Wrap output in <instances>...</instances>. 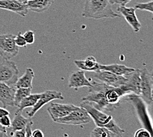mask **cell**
I'll return each mask as SVG.
<instances>
[{
    "mask_svg": "<svg viewBox=\"0 0 153 137\" xmlns=\"http://www.w3.org/2000/svg\"><path fill=\"white\" fill-rule=\"evenodd\" d=\"M127 79L126 83L121 86L126 94L133 92L137 95L141 94V70L135 69L133 71L124 76Z\"/></svg>",
    "mask_w": 153,
    "mask_h": 137,
    "instance_id": "obj_8",
    "label": "cell"
},
{
    "mask_svg": "<svg viewBox=\"0 0 153 137\" xmlns=\"http://www.w3.org/2000/svg\"><path fill=\"white\" fill-rule=\"evenodd\" d=\"M41 96V94H30L28 96L22 100L20 104L17 106V110L16 112H22L25 108L28 107H33L35 104H36L38 100Z\"/></svg>",
    "mask_w": 153,
    "mask_h": 137,
    "instance_id": "obj_21",
    "label": "cell"
},
{
    "mask_svg": "<svg viewBox=\"0 0 153 137\" xmlns=\"http://www.w3.org/2000/svg\"><path fill=\"white\" fill-rule=\"evenodd\" d=\"M13 137H26V130L25 129L20 130H17L11 134Z\"/></svg>",
    "mask_w": 153,
    "mask_h": 137,
    "instance_id": "obj_29",
    "label": "cell"
},
{
    "mask_svg": "<svg viewBox=\"0 0 153 137\" xmlns=\"http://www.w3.org/2000/svg\"><path fill=\"white\" fill-rule=\"evenodd\" d=\"M33 88H16L15 93V106H18L25 98L30 95Z\"/></svg>",
    "mask_w": 153,
    "mask_h": 137,
    "instance_id": "obj_23",
    "label": "cell"
},
{
    "mask_svg": "<svg viewBox=\"0 0 153 137\" xmlns=\"http://www.w3.org/2000/svg\"><path fill=\"white\" fill-rule=\"evenodd\" d=\"M91 120V117L87 111L81 107H78L77 109L73 111L67 116L57 119L53 122L68 125H82L88 123Z\"/></svg>",
    "mask_w": 153,
    "mask_h": 137,
    "instance_id": "obj_6",
    "label": "cell"
},
{
    "mask_svg": "<svg viewBox=\"0 0 153 137\" xmlns=\"http://www.w3.org/2000/svg\"><path fill=\"white\" fill-rule=\"evenodd\" d=\"M9 115H10V113L7 110H6L5 107H0V118L5 116H9Z\"/></svg>",
    "mask_w": 153,
    "mask_h": 137,
    "instance_id": "obj_32",
    "label": "cell"
},
{
    "mask_svg": "<svg viewBox=\"0 0 153 137\" xmlns=\"http://www.w3.org/2000/svg\"><path fill=\"white\" fill-rule=\"evenodd\" d=\"M19 1H20L21 3H22V4H27L28 1H31V0H19Z\"/></svg>",
    "mask_w": 153,
    "mask_h": 137,
    "instance_id": "obj_35",
    "label": "cell"
},
{
    "mask_svg": "<svg viewBox=\"0 0 153 137\" xmlns=\"http://www.w3.org/2000/svg\"><path fill=\"white\" fill-rule=\"evenodd\" d=\"M90 137H122L104 127H97L92 130Z\"/></svg>",
    "mask_w": 153,
    "mask_h": 137,
    "instance_id": "obj_22",
    "label": "cell"
},
{
    "mask_svg": "<svg viewBox=\"0 0 153 137\" xmlns=\"http://www.w3.org/2000/svg\"><path fill=\"white\" fill-rule=\"evenodd\" d=\"M153 85V77L147 69L141 70V97L146 104L152 102L151 92Z\"/></svg>",
    "mask_w": 153,
    "mask_h": 137,
    "instance_id": "obj_9",
    "label": "cell"
},
{
    "mask_svg": "<svg viewBox=\"0 0 153 137\" xmlns=\"http://www.w3.org/2000/svg\"><path fill=\"white\" fill-rule=\"evenodd\" d=\"M68 87L77 90L82 87L90 88L92 87V84L86 77L85 71L79 69L70 73L68 78Z\"/></svg>",
    "mask_w": 153,
    "mask_h": 137,
    "instance_id": "obj_12",
    "label": "cell"
},
{
    "mask_svg": "<svg viewBox=\"0 0 153 137\" xmlns=\"http://www.w3.org/2000/svg\"><path fill=\"white\" fill-rule=\"evenodd\" d=\"M131 0H115V4H119L120 6H126Z\"/></svg>",
    "mask_w": 153,
    "mask_h": 137,
    "instance_id": "obj_34",
    "label": "cell"
},
{
    "mask_svg": "<svg viewBox=\"0 0 153 137\" xmlns=\"http://www.w3.org/2000/svg\"><path fill=\"white\" fill-rule=\"evenodd\" d=\"M151 75L152 76V77H153V69H152V73H151Z\"/></svg>",
    "mask_w": 153,
    "mask_h": 137,
    "instance_id": "obj_38",
    "label": "cell"
},
{
    "mask_svg": "<svg viewBox=\"0 0 153 137\" xmlns=\"http://www.w3.org/2000/svg\"><path fill=\"white\" fill-rule=\"evenodd\" d=\"M80 107H82L87 111V113L91 117V119L94 121L97 127H104V128L111 130L112 132L117 134L121 136H122L123 134L125 133V130L121 129L115 123L112 117L104 113L102 110L98 109L91 101H82Z\"/></svg>",
    "mask_w": 153,
    "mask_h": 137,
    "instance_id": "obj_2",
    "label": "cell"
},
{
    "mask_svg": "<svg viewBox=\"0 0 153 137\" xmlns=\"http://www.w3.org/2000/svg\"><path fill=\"white\" fill-rule=\"evenodd\" d=\"M94 73V77L106 84L113 87H120L126 83L127 79L124 76L114 74L109 71L98 70Z\"/></svg>",
    "mask_w": 153,
    "mask_h": 137,
    "instance_id": "obj_10",
    "label": "cell"
},
{
    "mask_svg": "<svg viewBox=\"0 0 153 137\" xmlns=\"http://www.w3.org/2000/svg\"><path fill=\"white\" fill-rule=\"evenodd\" d=\"M33 125V121L27 125L26 128H25V130H26V137H33L32 136V126Z\"/></svg>",
    "mask_w": 153,
    "mask_h": 137,
    "instance_id": "obj_30",
    "label": "cell"
},
{
    "mask_svg": "<svg viewBox=\"0 0 153 137\" xmlns=\"http://www.w3.org/2000/svg\"><path fill=\"white\" fill-rule=\"evenodd\" d=\"M99 69L102 71H109L114 74L125 76L128 73L133 71L135 69L130 68L128 67H126L124 65H119V64H111V65H99Z\"/></svg>",
    "mask_w": 153,
    "mask_h": 137,
    "instance_id": "obj_19",
    "label": "cell"
},
{
    "mask_svg": "<svg viewBox=\"0 0 153 137\" xmlns=\"http://www.w3.org/2000/svg\"><path fill=\"white\" fill-rule=\"evenodd\" d=\"M135 8L136 9L149 11L153 13V0L149 2L140 3V4H137L135 5Z\"/></svg>",
    "mask_w": 153,
    "mask_h": 137,
    "instance_id": "obj_24",
    "label": "cell"
},
{
    "mask_svg": "<svg viewBox=\"0 0 153 137\" xmlns=\"http://www.w3.org/2000/svg\"><path fill=\"white\" fill-rule=\"evenodd\" d=\"M0 137H9L6 128L1 125H0Z\"/></svg>",
    "mask_w": 153,
    "mask_h": 137,
    "instance_id": "obj_33",
    "label": "cell"
},
{
    "mask_svg": "<svg viewBox=\"0 0 153 137\" xmlns=\"http://www.w3.org/2000/svg\"><path fill=\"white\" fill-rule=\"evenodd\" d=\"M11 124V121L9 116H5L0 118V125L5 128H9Z\"/></svg>",
    "mask_w": 153,
    "mask_h": 137,
    "instance_id": "obj_27",
    "label": "cell"
},
{
    "mask_svg": "<svg viewBox=\"0 0 153 137\" xmlns=\"http://www.w3.org/2000/svg\"><path fill=\"white\" fill-rule=\"evenodd\" d=\"M74 63L77 67L84 71L96 72L99 69L100 63H98L94 56H88L84 60H75Z\"/></svg>",
    "mask_w": 153,
    "mask_h": 137,
    "instance_id": "obj_16",
    "label": "cell"
},
{
    "mask_svg": "<svg viewBox=\"0 0 153 137\" xmlns=\"http://www.w3.org/2000/svg\"><path fill=\"white\" fill-rule=\"evenodd\" d=\"M34 78V73L33 69L27 68L23 75L19 78L15 84L16 88H33V81Z\"/></svg>",
    "mask_w": 153,
    "mask_h": 137,
    "instance_id": "obj_20",
    "label": "cell"
},
{
    "mask_svg": "<svg viewBox=\"0 0 153 137\" xmlns=\"http://www.w3.org/2000/svg\"><path fill=\"white\" fill-rule=\"evenodd\" d=\"M109 1L110 2V4H111V5L115 4V0H109Z\"/></svg>",
    "mask_w": 153,
    "mask_h": 137,
    "instance_id": "obj_36",
    "label": "cell"
},
{
    "mask_svg": "<svg viewBox=\"0 0 153 137\" xmlns=\"http://www.w3.org/2000/svg\"><path fill=\"white\" fill-rule=\"evenodd\" d=\"M77 108L78 106H76L75 105L73 104L51 103L47 107V110L51 118L53 120V121H54L57 119L67 116Z\"/></svg>",
    "mask_w": 153,
    "mask_h": 137,
    "instance_id": "obj_11",
    "label": "cell"
},
{
    "mask_svg": "<svg viewBox=\"0 0 153 137\" xmlns=\"http://www.w3.org/2000/svg\"><path fill=\"white\" fill-rule=\"evenodd\" d=\"M32 136L33 137H44L43 132L40 129H35L32 131Z\"/></svg>",
    "mask_w": 153,
    "mask_h": 137,
    "instance_id": "obj_31",
    "label": "cell"
},
{
    "mask_svg": "<svg viewBox=\"0 0 153 137\" xmlns=\"http://www.w3.org/2000/svg\"><path fill=\"white\" fill-rule=\"evenodd\" d=\"M15 35L0 34V56L4 60H11L19 53V47L15 42Z\"/></svg>",
    "mask_w": 153,
    "mask_h": 137,
    "instance_id": "obj_5",
    "label": "cell"
},
{
    "mask_svg": "<svg viewBox=\"0 0 153 137\" xmlns=\"http://www.w3.org/2000/svg\"><path fill=\"white\" fill-rule=\"evenodd\" d=\"M82 16L94 19L122 17L113 11L109 0H86Z\"/></svg>",
    "mask_w": 153,
    "mask_h": 137,
    "instance_id": "obj_1",
    "label": "cell"
},
{
    "mask_svg": "<svg viewBox=\"0 0 153 137\" xmlns=\"http://www.w3.org/2000/svg\"><path fill=\"white\" fill-rule=\"evenodd\" d=\"M121 15L125 18L135 33H138L141 28V24L136 15V9L133 7H126V6H120L117 8Z\"/></svg>",
    "mask_w": 153,
    "mask_h": 137,
    "instance_id": "obj_13",
    "label": "cell"
},
{
    "mask_svg": "<svg viewBox=\"0 0 153 137\" xmlns=\"http://www.w3.org/2000/svg\"><path fill=\"white\" fill-rule=\"evenodd\" d=\"M0 9L13 12L23 17L29 11L27 4H22L19 0H0Z\"/></svg>",
    "mask_w": 153,
    "mask_h": 137,
    "instance_id": "obj_14",
    "label": "cell"
},
{
    "mask_svg": "<svg viewBox=\"0 0 153 137\" xmlns=\"http://www.w3.org/2000/svg\"><path fill=\"white\" fill-rule=\"evenodd\" d=\"M16 88L0 82V102L5 108L15 106V93Z\"/></svg>",
    "mask_w": 153,
    "mask_h": 137,
    "instance_id": "obj_15",
    "label": "cell"
},
{
    "mask_svg": "<svg viewBox=\"0 0 153 137\" xmlns=\"http://www.w3.org/2000/svg\"><path fill=\"white\" fill-rule=\"evenodd\" d=\"M151 98L153 101V85H152V92H151Z\"/></svg>",
    "mask_w": 153,
    "mask_h": 137,
    "instance_id": "obj_37",
    "label": "cell"
},
{
    "mask_svg": "<svg viewBox=\"0 0 153 137\" xmlns=\"http://www.w3.org/2000/svg\"><path fill=\"white\" fill-rule=\"evenodd\" d=\"M23 36L25 38V40L27 44H33L35 40V36L34 33L32 30H28L25 32L23 34Z\"/></svg>",
    "mask_w": 153,
    "mask_h": 137,
    "instance_id": "obj_26",
    "label": "cell"
},
{
    "mask_svg": "<svg viewBox=\"0 0 153 137\" xmlns=\"http://www.w3.org/2000/svg\"><path fill=\"white\" fill-rule=\"evenodd\" d=\"M33 120L30 117H24L22 115V112H16L15 111L14 117L11 121V126L9 127L11 134L17 131V130L25 129L28 124L31 122Z\"/></svg>",
    "mask_w": 153,
    "mask_h": 137,
    "instance_id": "obj_17",
    "label": "cell"
},
{
    "mask_svg": "<svg viewBox=\"0 0 153 137\" xmlns=\"http://www.w3.org/2000/svg\"><path fill=\"white\" fill-rule=\"evenodd\" d=\"M54 3V0H31L27 5L28 9L33 12L42 13L48 9Z\"/></svg>",
    "mask_w": 153,
    "mask_h": 137,
    "instance_id": "obj_18",
    "label": "cell"
},
{
    "mask_svg": "<svg viewBox=\"0 0 153 137\" xmlns=\"http://www.w3.org/2000/svg\"><path fill=\"white\" fill-rule=\"evenodd\" d=\"M15 42L16 45L19 47H23L27 45L26 40H25L23 35L21 34V33H19L17 35H15Z\"/></svg>",
    "mask_w": 153,
    "mask_h": 137,
    "instance_id": "obj_25",
    "label": "cell"
},
{
    "mask_svg": "<svg viewBox=\"0 0 153 137\" xmlns=\"http://www.w3.org/2000/svg\"><path fill=\"white\" fill-rule=\"evenodd\" d=\"M134 137H151V135L146 129H140L137 130Z\"/></svg>",
    "mask_w": 153,
    "mask_h": 137,
    "instance_id": "obj_28",
    "label": "cell"
},
{
    "mask_svg": "<svg viewBox=\"0 0 153 137\" xmlns=\"http://www.w3.org/2000/svg\"><path fill=\"white\" fill-rule=\"evenodd\" d=\"M92 87L89 88L88 94L82 98V101H91L100 110L112 111L116 109L108 104L105 96V89L106 85L104 82H91Z\"/></svg>",
    "mask_w": 153,
    "mask_h": 137,
    "instance_id": "obj_3",
    "label": "cell"
},
{
    "mask_svg": "<svg viewBox=\"0 0 153 137\" xmlns=\"http://www.w3.org/2000/svg\"><path fill=\"white\" fill-rule=\"evenodd\" d=\"M54 100H64V97L62 92L56 90H47L43 93H41V96L38 100L36 104L32 107V109L27 112V115L28 117L32 118L34 115L37 113L40 109H41L46 104H48L51 101Z\"/></svg>",
    "mask_w": 153,
    "mask_h": 137,
    "instance_id": "obj_7",
    "label": "cell"
},
{
    "mask_svg": "<svg viewBox=\"0 0 153 137\" xmlns=\"http://www.w3.org/2000/svg\"><path fill=\"white\" fill-rule=\"evenodd\" d=\"M19 75V71L15 61L4 60L0 63V82L15 87Z\"/></svg>",
    "mask_w": 153,
    "mask_h": 137,
    "instance_id": "obj_4",
    "label": "cell"
}]
</instances>
